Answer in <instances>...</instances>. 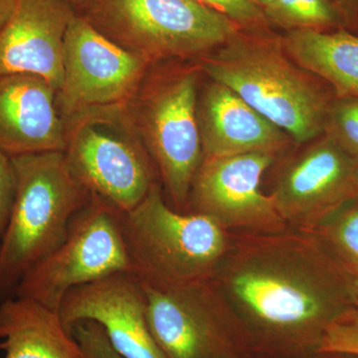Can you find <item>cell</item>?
Returning <instances> with one entry per match:
<instances>
[{"instance_id": "1", "label": "cell", "mask_w": 358, "mask_h": 358, "mask_svg": "<svg viewBox=\"0 0 358 358\" xmlns=\"http://www.w3.org/2000/svg\"><path fill=\"white\" fill-rule=\"evenodd\" d=\"M253 358H305L353 307L350 275L312 232L230 233L212 278Z\"/></svg>"}, {"instance_id": "2", "label": "cell", "mask_w": 358, "mask_h": 358, "mask_svg": "<svg viewBox=\"0 0 358 358\" xmlns=\"http://www.w3.org/2000/svg\"><path fill=\"white\" fill-rule=\"evenodd\" d=\"M206 55L200 65L212 81L232 90L294 143L324 134L336 92L293 64L281 48L237 34Z\"/></svg>"}, {"instance_id": "3", "label": "cell", "mask_w": 358, "mask_h": 358, "mask_svg": "<svg viewBox=\"0 0 358 358\" xmlns=\"http://www.w3.org/2000/svg\"><path fill=\"white\" fill-rule=\"evenodd\" d=\"M15 203L0 248V303L15 294L26 273L64 241L92 195L68 166L64 152L11 157Z\"/></svg>"}, {"instance_id": "4", "label": "cell", "mask_w": 358, "mask_h": 358, "mask_svg": "<svg viewBox=\"0 0 358 358\" xmlns=\"http://www.w3.org/2000/svg\"><path fill=\"white\" fill-rule=\"evenodd\" d=\"M122 228L131 273L154 289L211 280L229 244L230 232L211 218L173 208L160 183L122 213Z\"/></svg>"}, {"instance_id": "5", "label": "cell", "mask_w": 358, "mask_h": 358, "mask_svg": "<svg viewBox=\"0 0 358 358\" xmlns=\"http://www.w3.org/2000/svg\"><path fill=\"white\" fill-rule=\"evenodd\" d=\"M199 72L183 68L147 73L124 105L131 126L157 169L164 196L185 213L193 179L202 162L197 120Z\"/></svg>"}, {"instance_id": "6", "label": "cell", "mask_w": 358, "mask_h": 358, "mask_svg": "<svg viewBox=\"0 0 358 358\" xmlns=\"http://www.w3.org/2000/svg\"><path fill=\"white\" fill-rule=\"evenodd\" d=\"M82 16L103 36L147 62L206 55L238 25L197 0H88Z\"/></svg>"}, {"instance_id": "7", "label": "cell", "mask_w": 358, "mask_h": 358, "mask_svg": "<svg viewBox=\"0 0 358 358\" xmlns=\"http://www.w3.org/2000/svg\"><path fill=\"white\" fill-rule=\"evenodd\" d=\"M65 122L66 160L90 194L127 213L160 183L124 106L88 110Z\"/></svg>"}, {"instance_id": "8", "label": "cell", "mask_w": 358, "mask_h": 358, "mask_svg": "<svg viewBox=\"0 0 358 358\" xmlns=\"http://www.w3.org/2000/svg\"><path fill=\"white\" fill-rule=\"evenodd\" d=\"M122 217L121 212L92 195L73 218L64 241L26 273L13 296L59 313L73 289L115 273L131 272Z\"/></svg>"}, {"instance_id": "9", "label": "cell", "mask_w": 358, "mask_h": 358, "mask_svg": "<svg viewBox=\"0 0 358 358\" xmlns=\"http://www.w3.org/2000/svg\"><path fill=\"white\" fill-rule=\"evenodd\" d=\"M143 287L148 326L164 358H253L243 327L212 280Z\"/></svg>"}, {"instance_id": "10", "label": "cell", "mask_w": 358, "mask_h": 358, "mask_svg": "<svg viewBox=\"0 0 358 358\" xmlns=\"http://www.w3.org/2000/svg\"><path fill=\"white\" fill-rule=\"evenodd\" d=\"M150 66L75 14L66 31L63 80L56 93L61 117L66 122L88 110L126 105Z\"/></svg>"}, {"instance_id": "11", "label": "cell", "mask_w": 358, "mask_h": 358, "mask_svg": "<svg viewBox=\"0 0 358 358\" xmlns=\"http://www.w3.org/2000/svg\"><path fill=\"white\" fill-rule=\"evenodd\" d=\"M278 159L270 154L203 159L193 179L186 212L207 216L230 233L267 234L289 229L273 197L261 190L264 174Z\"/></svg>"}, {"instance_id": "12", "label": "cell", "mask_w": 358, "mask_h": 358, "mask_svg": "<svg viewBox=\"0 0 358 358\" xmlns=\"http://www.w3.org/2000/svg\"><path fill=\"white\" fill-rule=\"evenodd\" d=\"M271 196L289 228L312 232L358 197V160L327 134L285 160Z\"/></svg>"}, {"instance_id": "13", "label": "cell", "mask_w": 358, "mask_h": 358, "mask_svg": "<svg viewBox=\"0 0 358 358\" xmlns=\"http://www.w3.org/2000/svg\"><path fill=\"white\" fill-rule=\"evenodd\" d=\"M59 315L70 334L78 322L100 324L124 358H164L148 326L145 287L131 272L115 273L73 289Z\"/></svg>"}, {"instance_id": "14", "label": "cell", "mask_w": 358, "mask_h": 358, "mask_svg": "<svg viewBox=\"0 0 358 358\" xmlns=\"http://www.w3.org/2000/svg\"><path fill=\"white\" fill-rule=\"evenodd\" d=\"M75 14L67 0H20L0 30V77L34 75L57 93L66 31Z\"/></svg>"}, {"instance_id": "15", "label": "cell", "mask_w": 358, "mask_h": 358, "mask_svg": "<svg viewBox=\"0 0 358 358\" xmlns=\"http://www.w3.org/2000/svg\"><path fill=\"white\" fill-rule=\"evenodd\" d=\"M197 120L203 159L248 154L279 157L293 141L235 92L212 80L199 94Z\"/></svg>"}, {"instance_id": "16", "label": "cell", "mask_w": 358, "mask_h": 358, "mask_svg": "<svg viewBox=\"0 0 358 358\" xmlns=\"http://www.w3.org/2000/svg\"><path fill=\"white\" fill-rule=\"evenodd\" d=\"M65 148L66 122L53 87L34 75L0 77V150L15 157Z\"/></svg>"}, {"instance_id": "17", "label": "cell", "mask_w": 358, "mask_h": 358, "mask_svg": "<svg viewBox=\"0 0 358 358\" xmlns=\"http://www.w3.org/2000/svg\"><path fill=\"white\" fill-rule=\"evenodd\" d=\"M0 338L6 358H84L59 313L28 299L0 303Z\"/></svg>"}, {"instance_id": "18", "label": "cell", "mask_w": 358, "mask_h": 358, "mask_svg": "<svg viewBox=\"0 0 358 358\" xmlns=\"http://www.w3.org/2000/svg\"><path fill=\"white\" fill-rule=\"evenodd\" d=\"M284 51L336 95L358 96V34L348 29L293 30Z\"/></svg>"}, {"instance_id": "19", "label": "cell", "mask_w": 358, "mask_h": 358, "mask_svg": "<svg viewBox=\"0 0 358 358\" xmlns=\"http://www.w3.org/2000/svg\"><path fill=\"white\" fill-rule=\"evenodd\" d=\"M268 20L291 30L346 29L345 16L331 0H273Z\"/></svg>"}, {"instance_id": "20", "label": "cell", "mask_w": 358, "mask_h": 358, "mask_svg": "<svg viewBox=\"0 0 358 358\" xmlns=\"http://www.w3.org/2000/svg\"><path fill=\"white\" fill-rule=\"evenodd\" d=\"M312 233L343 267L358 272V197L339 207Z\"/></svg>"}, {"instance_id": "21", "label": "cell", "mask_w": 358, "mask_h": 358, "mask_svg": "<svg viewBox=\"0 0 358 358\" xmlns=\"http://www.w3.org/2000/svg\"><path fill=\"white\" fill-rule=\"evenodd\" d=\"M324 134L358 160V96L336 94L327 110Z\"/></svg>"}, {"instance_id": "22", "label": "cell", "mask_w": 358, "mask_h": 358, "mask_svg": "<svg viewBox=\"0 0 358 358\" xmlns=\"http://www.w3.org/2000/svg\"><path fill=\"white\" fill-rule=\"evenodd\" d=\"M317 352L358 355V308H348L329 324Z\"/></svg>"}, {"instance_id": "23", "label": "cell", "mask_w": 358, "mask_h": 358, "mask_svg": "<svg viewBox=\"0 0 358 358\" xmlns=\"http://www.w3.org/2000/svg\"><path fill=\"white\" fill-rule=\"evenodd\" d=\"M72 334L84 358H124L115 352L103 327L95 322H78L73 327Z\"/></svg>"}, {"instance_id": "24", "label": "cell", "mask_w": 358, "mask_h": 358, "mask_svg": "<svg viewBox=\"0 0 358 358\" xmlns=\"http://www.w3.org/2000/svg\"><path fill=\"white\" fill-rule=\"evenodd\" d=\"M200 3L222 13L237 25L257 27L267 21L262 7L254 0H197Z\"/></svg>"}, {"instance_id": "25", "label": "cell", "mask_w": 358, "mask_h": 358, "mask_svg": "<svg viewBox=\"0 0 358 358\" xmlns=\"http://www.w3.org/2000/svg\"><path fill=\"white\" fill-rule=\"evenodd\" d=\"M16 188L17 180L13 159L0 150V248L13 214Z\"/></svg>"}, {"instance_id": "26", "label": "cell", "mask_w": 358, "mask_h": 358, "mask_svg": "<svg viewBox=\"0 0 358 358\" xmlns=\"http://www.w3.org/2000/svg\"><path fill=\"white\" fill-rule=\"evenodd\" d=\"M341 13L345 16L346 22H352L353 20H358V0H331Z\"/></svg>"}, {"instance_id": "27", "label": "cell", "mask_w": 358, "mask_h": 358, "mask_svg": "<svg viewBox=\"0 0 358 358\" xmlns=\"http://www.w3.org/2000/svg\"><path fill=\"white\" fill-rule=\"evenodd\" d=\"M20 0H0V30L13 13Z\"/></svg>"}, {"instance_id": "28", "label": "cell", "mask_w": 358, "mask_h": 358, "mask_svg": "<svg viewBox=\"0 0 358 358\" xmlns=\"http://www.w3.org/2000/svg\"><path fill=\"white\" fill-rule=\"evenodd\" d=\"M346 271L350 275V294H352L353 307L358 308V272L348 270V268H346Z\"/></svg>"}, {"instance_id": "29", "label": "cell", "mask_w": 358, "mask_h": 358, "mask_svg": "<svg viewBox=\"0 0 358 358\" xmlns=\"http://www.w3.org/2000/svg\"><path fill=\"white\" fill-rule=\"evenodd\" d=\"M305 358H358V355L338 352H315Z\"/></svg>"}, {"instance_id": "30", "label": "cell", "mask_w": 358, "mask_h": 358, "mask_svg": "<svg viewBox=\"0 0 358 358\" xmlns=\"http://www.w3.org/2000/svg\"><path fill=\"white\" fill-rule=\"evenodd\" d=\"M254 1H255L259 6L262 7L264 10V9H265L266 7L270 6L271 2H272L273 0H254Z\"/></svg>"}, {"instance_id": "31", "label": "cell", "mask_w": 358, "mask_h": 358, "mask_svg": "<svg viewBox=\"0 0 358 358\" xmlns=\"http://www.w3.org/2000/svg\"><path fill=\"white\" fill-rule=\"evenodd\" d=\"M73 6H83L88 0H67Z\"/></svg>"}, {"instance_id": "32", "label": "cell", "mask_w": 358, "mask_h": 358, "mask_svg": "<svg viewBox=\"0 0 358 358\" xmlns=\"http://www.w3.org/2000/svg\"><path fill=\"white\" fill-rule=\"evenodd\" d=\"M0 350H1V345H0Z\"/></svg>"}]
</instances>
